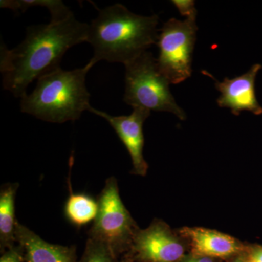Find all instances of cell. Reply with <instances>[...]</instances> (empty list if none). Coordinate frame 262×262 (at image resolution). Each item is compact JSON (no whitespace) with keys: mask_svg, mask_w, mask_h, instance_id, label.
Masks as SVG:
<instances>
[{"mask_svg":"<svg viewBox=\"0 0 262 262\" xmlns=\"http://www.w3.org/2000/svg\"><path fill=\"white\" fill-rule=\"evenodd\" d=\"M184 262H213V261L211 258L196 256H194V257L188 258V259Z\"/></svg>","mask_w":262,"mask_h":262,"instance_id":"obj_19","label":"cell"},{"mask_svg":"<svg viewBox=\"0 0 262 262\" xmlns=\"http://www.w3.org/2000/svg\"><path fill=\"white\" fill-rule=\"evenodd\" d=\"M89 27L72 13L62 20L28 27L23 42L13 49L2 44L0 71L4 89L21 98L31 82L60 67L66 52L86 42Z\"/></svg>","mask_w":262,"mask_h":262,"instance_id":"obj_1","label":"cell"},{"mask_svg":"<svg viewBox=\"0 0 262 262\" xmlns=\"http://www.w3.org/2000/svg\"><path fill=\"white\" fill-rule=\"evenodd\" d=\"M130 249L136 258L144 262H177L184 253L182 243L161 222H155L148 228L138 230Z\"/></svg>","mask_w":262,"mask_h":262,"instance_id":"obj_7","label":"cell"},{"mask_svg":"<svg viewBox=\"0 0 262 262\" xmlns=\"http://www.w3.org/2000/svg\"><path fill=\"white\" fill-rule=\"evenodd\" d=\"M120 262H130V261H127V260H126V261H125H125H120Z\"/></svg>","mask_w":262,"mask_h":262,"instance_id":"obj_21","label":"cell"},{"mask_svg":"<svg viewBox=\"0 0 262 262\" xmlns=\"http://www.w3.org/2000/svg\"><path fill=\"white\" fill-rule=\"evenodd\" d=\"M0 3L2 8H8L14 12H25L34 6L46 7L51 13L52 20H62L72 13L59 0H1Z\"/></svg>","mask_w":262,"mask_h":262,"instance_id":"obj_14","label":"cell"},{"mask_svg":"<svg viewBox=\"0 0 262 262\" xmlns=\"http://www.w3.org/2000/svg\"><path fill=\"white\" fill-rule=\"evenodd\" d=\"M158 22L157 15H136L118 3L100 10L89 25L86 39L94 48L91 61L126 64L157 44Z\"/></svg>","mask_w":262,"mask_h":262,"instance_id":"obj_2","label":"cell"},{"mask_svg":"<svg viewBox=\"0 0 262 262\" xmlns=\"http://www.w3.org/2000/svg\"><path fill=\"white\" fill-rule=\"evenodd\" d=\"M70 184V194L64 207L67 220L78 227L94 222L98 214V201L88 194H75L71 189Z\"/></svg>","mask_w":262,"mask_h":262,"instance_id":"obj_13","label":"cell"},{"mask_svg":"<svg viewBox=\"0 0 262 262\" xmlns=\"http://www.w3.org/2000/svg\"><path fill=\"white\" fill-rule=\"evenodd\" d=\"M245 262H262V246H253L248 248Z\"/></svg>","mask_w":262,"mask_h":262,"instance_id":"obj_18","label":"cell"},{"mask_svg":"<svg viewBox=\"0 0 262 262\" xmlns=\"http://www.w3.org/2000/svg\"><path fill=\"white\" fill-rule=\"evenodd\" d=\"M233 262H245L244 259H241V258H238V259L235 260V261Z\"/></svg>","mask_w":262,"mask_h":262,"instance_id":"obj_20","label":"cell"},{"mask_svg":"<svg viewBox=\"0 0 262 262\" xmlns=\"http://www.w3.org/2000/svg\"><path fill=\"white\" fill-rule=\"evenodd\" d=\"M98 211L89 237L106 246L117 258L130 248L137 229L124 206L115 177L106 179L98 198Z\"/></svg>","mask_w":262,"mask_h":262,"instance_id":"obj_5","label":"cell"},{"mask_svg":"<svg viewBox=\"0 0 262 262\" xmlns=\"http://www.w3.org/2000/svg\"><path fill=\"white\" fill-rule=\"evenodd\" d=\"M196 15L185 20L170 18L160 29L158 67L170 84L184 82L192 73L193 51L196 39Z\"/></svg>","mask_w":262,"mask_h":262,"instance_id":"obj_6","label":"cell"},{"mask_svg":"<svg viewBox=\"0 0 262 262\" xmlns=\"http://www.w3.org/2000/svg\"><path fill=\"white\" fill-rule=\"evenodd\" d=\"M88 111L102 117L111 125L123 143L130 155L134 173L144 177L147 173L148 164L144 158V122L151 112L142 108H134L129 115L113 116L90 106Z\"/></svg>","mask_w":262,"mask_h":262,"instance_id":"obj_8","label":"cell"},{"mask_svg":"<svg viewBox=\"0 0 262 262\" xmlns=\"http://www.w3.org/2000/svg\"><path fill=\"white\" fill-rule=\"evenodd\" d=\"M26 261L25 250L21 245L16 244L13 247L8 248L2 253L0 262Z\"/></svg>","mask_w":262,"mask_h":262,"instance_id":"obj_16","label":"cell"},{"mask_svg":"<svg viewBox=\"0 0 262 262\" xmlns=\"http://www.w3.org/2000/svg\"><path fill=\"white\" fill-rule=\"evenodd\" d=\"M125 67V103L133 108L167 112L185 120V112L177 104L170 93V83L160 72L151 52H144Z\"/></svg>","mask_w":262,"mask_h":262,"instance_id":"obj_4","label":"cell"},{"mask_svg":"<svg viewBox=\"0 0 262 262\" xmlns=\"http://www.w3.org/2000/svg\"><path fill=\"white\" fill-rule=\"evenodd\" d=\"M183 234L189 239L196 256L226 258L239 252L241 244L232 236L204 228H184Z\"/></svg>","mask_w":262,"mask_h":262,"instance_id":"obj_11","label":"cell"},{"mask_svg":"<svg viewBox=\"0 0 262 262\" xmlns=\"http://www.w3.org/2000/svg\"><path fill=\"white\" fill-rule=\"evenodd\" d=\"M17 243L25 250L27 262H77L75 246L51 244L28 227L17 223Z\"/></svg>","mask_w":262,"mask_h":262,"instance_id":"obj_10","label":"cell"},{"mask_svg":"<svg viewBox=\"0 0 262 262\" xmlns=\"http://www.w3.org/2000/svg\"><path fill=\"white\" fill-rule=\"evenodd\" d=\"M18 184H6L0 190V251L1 253L17 243L15 230V195Z\"/></svg>","mask_w":262,"mask_h":262,"instance_id":"obj_12","label":"cell"},{"mask_svg":"<svg viewBox=\"0 0 262 262\" xmlns=\"http://www.w3.org/2000/svg\"><path fill=\"white\" fill-rule=\"evenodd\" d=\"M262 66L256 63L244 75L233 79L225 77L223 82H215V89L221 93L217 99L219 106L228 108L238 116L241 112H251L262 115V106L258 103L255 91V81Z\"/></svg>","mask_w":262,"mask_h":262,"instance_id":"obj_9","label":"cell"},{"mask_svg":"<svg viewBox=\"0 0 262 262\" xmlns=\"http://www.w3.org/2000/svg\"><path fill=\"white\" fill-rule=\"evenodd\" d=\"M94 65L90 60L82 68L65 71L58 67L41 76L32 94L20 98V111L53 123L78 120L91 106L85 80Z\"/></svg>","mask_w":262,"mask_h":262,"instance_id":"obj_3","label":"cell"},{"mask_svg":"<svg viewBox=\"0 0 262 262\" xmlns=\"http://www.w3.org/2000/svg\"><path fill=\"white\" fill-rule=\"evenodd\" d=\"M77 262H120L118 258L106 246L89 237L82 257Z\"/></svg>","mask_w":262,"mask_h":262,"instance_id":"obj_15","label":"cell"},{"mask_svg":"<svg viewBox=\"0 0 262 262\" xmlns=\"http://www.w3.org/2000/svg\"><path fill=\"white\" fill-rule=\"evenodd\" d=\"M172 3H173V5L177 7V9H178L179 11L180 12L181 14L182 15H185L186 18L189 16H194V15H196V10L195 7H194V1H186V0H183V1H180V0H173Z\"/></svg>","mask_w":262,"mask_h":262,"instance_id":"obj_17","label":"cell"}]
</instances>
